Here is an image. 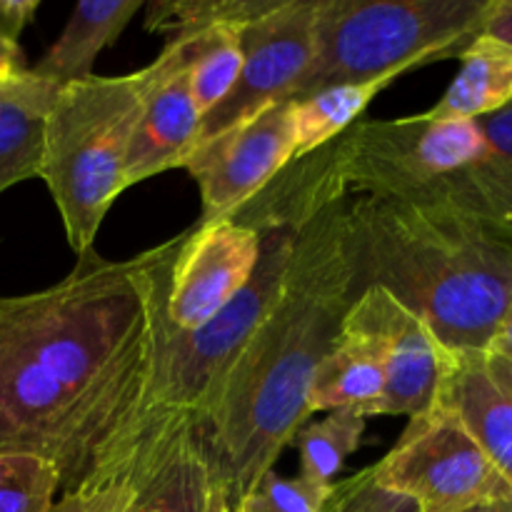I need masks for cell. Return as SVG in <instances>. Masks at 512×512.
Listing matches in <instances>:
<instances>
[{
    "instance_id": "6da1fadb",
    "label": "cell",
    "mask_w": 512,
    "mask_h": 512,
    "mask_svg": "<svg viewBox=\"0 0 512 512\" xmlns=\"http://www.w3.org/2000/svg\"><path fill=\"white\" fill-rule=\"evenodd\" d=\"M183 233L128 260L80 255L60 283L0 295V453L83 490L150 413L155 345Z\"/></svg>"
},
{
    "instance_id": "7a4b0ae2",
    "label": "cell",
    "mask_w": 512,
    "mask_h": 512,
    "mask_svg": "<svg viewBox=\"0 0 512 512\" xmlns=\"http://www.w3.org/2000/svg\"><path fill=\"white\" fill-rule=\"evenodd\" d=\"M345 205L348 198H330L295 225L278 298L200 418L215 478L233 508L310 420L315 375L360 295L345 250Z\"/></svg>"
},
{
    "instance_id": "3957f363",
    "label": "cell",
    "mask_w": 512,
    "mask_h": 512,
    "mask_svg": "<svg viewBox=\"0 0 512 512\" xmlns=\"http://www.w3.org/2000/svg\"><path fill=\"white\" fill-rule=\"evenodd\" d=\"M345 250L358 293L393 295L450 353H488L512 300L510 228L455 203L355 198Z\"/></svg>"
},
{
    "instance_id": "277c9868",
    "label": "cell",
    "mask_w": 512,
    "mask_h": 512,
    "mask_svg": "<svg viewBox=\"0 0 512 512\" xmlns=\"http://www.w3.org/2000/svg\"><path fill=\"white\" fill-rule=\"evenodd\" d=\"M148 90V68L93 75L58 88L45 118L40 180L63 220L73 253L95 250L105 215L125 193L130 140Z\"/></svg>"
},
{
    "instance_id": "5b68a950",
    "label": "cell",
    "mask_w": 512,
    "mask_h": 512,
    "mask_svg": "<svg viewBox=\"0 0 512 512\" xmlns=\"http://www.w3.org/2000/svg\"><path fill=\"white\" fill-rule=\"evenodd\" d=\"M493 0H318L313 58L290 93L403 75L455 58L483 30Z\"/></svg>"
},
{
    "instance_id": "8992f818",
    "label": "cell",
    "mask_w": 512,
    "mask_h": 512,
    "mask_svg": "<svg viewBox=\"0 0 512 512\" xmlns=\"http://www.w3.org/2000/svg\"><path fill=\"white\" fill-rule=\"evenodd\" d=\"M483 153L475 120H435L428 113L358 120L313 153L320 178L338 195L390 203H450L455 178Z\"/></svg>"
},
{
    "instance_id": "52a82bcc",
    "label": "cell",
    "mask_w": 512,
    "mask_h": 512,
    "mask_svg": "<svg viewBox=\"0 0 512 512\" xmlns=\"http://www.w3.org/2000/svg\"><path fill=\"white\" fill-rule=\"evenodd\" d=\"M260 233L263 250L253 278L203 328L180 333L160 315L150 410H183L203 418L235 355L275 303L293 255L295 225H265Z\"/></svg>"
},
{
    "instance_id": "ba28073f",
    "label": "cell",
    "mask_w": 512,
    "mask_h": 512,
    "mask_svg": "<svg viewBox=\"0 0 512 512\" xmlns=\"http://www.w3.org/2000/svg\"><path fill=\"white\" fill-rule=\"evenodd\" d=\"M218 488L200 420L183 410H150L78 495L90 512H208Z\"/></svg>"
},
{
    "instance_id": "9c48e42d",
    "label": "cell",
    "mask_w": 512,
    "mask_h": 512,
    "mask_svg": "<svg viewBox=\"0 0 512 512\" xmlns=\"http://www.w3.org/2000/svg\"><path fill=\"white\" fill-rule=\"evenodd\" d=\"M370 468L380 485L413 498L423 512H458L485 500L512 498L510 485L478 440L440 403L410 418L398 445Z\"/></svg>"
},
{
    "instance_id": "30bf717a",
    "label": "cell",
    "mask_w": 512,
    "mask_h": 512,
    "mask_svg": "<svg viewBox=\"0 0 512 512\" xmlns=\"http://www.w3.org/2000/svg\"><path fill=\"white\" fill-rule=\"evenodd\" d=\"M315 10L318 0H280L268 15L245 25L243 68L228 98L203 118L198 145L290 100L313 58Z\"/></svg>"
},
{
    "instance_id": "8fae6325",
    "label": "cell",
    "mask_w": 512,
    "mask_h": 512,
    "mask_svg": "<svg viewBox=\"0 0 512 512\" xmlns=\"http://www.w3.org/2000/svg\"><path fill=\"white\" fill-rule=\"evenodd\" d=\"M295 158V103H275L248 123L195 145L183 168L198 183V225L230 218L263 193Z\"/></svg>"
},
{
    "instance_id": "7c38bea8",
    "label": "cell",
    "mask_w": 512,
    "mask_h": 512,
    "mask_svg": "<svg viewBox=\"0 0 512 512\" xmlns=\"http://www.w3.org/2000/svg\"><path fill=\"white\" fill-rule=\"evenodd\" d=\"M345 325L368 335L383 358L385 390L373 408V418H418L438 403L455 353L435 338L433 330L418 315L410 313L385 290L365 288L350 305Z\"/></svg>"
},
{
    "instance_id": "4fadbf2b",
    "label": "cell",
    "mask_w": 512,
    "mask_h": 512,
    "mask_svg": "<svg viewBox=\"0 0 512 512\" xmlns=\"http://www.w3.org/2000/svg\"><path fill=\"white\" fill-rule=\"evenodd\" d=\"M260 250L263 233L235 218L185 230L165 290V325L180 333L203 328L248 285Z\"/></svg>"
},
{
    "instance_id": "5bb4252c",
    "label": "cell",
    "mask_w": 512,
    "mask_h": 512,
    "mask_svg": "<svg viewBox=\"0 0 512 512\" xmlns=\"http://www.w3.org/2000/svg\"><path fill=\"white\" fill-rule=\"evenodd\" d=\"M200 125L203 113L188 80V48L183 38H173L148 65V90L125 160V190L183 168L198 145Z\"/></svg>"
},
{
    "instance_id": "9a60e30c",
    "label": "cell",
    "mask_w": 512,
    "mask_h": 512,
    "mask_svg": "<svg viewBox=\"0 0 512 512\" xmlns=\"http://www.w3.org/2000/svg\"><path fill=\"white\" fill-rule=\"evenodd\" d=\"M438 403L458 415L512 490V398L488 373L485 355L455 353Z\"/></svg>"
},
{
    "instance_id": "2e32d148",
    "label": "cell",
    "mask_w": 512,
    "mask_h": 512,
    "mask_svg": "<svg viewBox=\"0 0 512 512\" xmlns=\"http://www.w3.org/2000/svg\"><path fill=\"white\" fill-rule=\"evenodd\" d=\"M140 8L143 0H83L30 73L58 88L93 78L95 58L120 38Z\"/></svg>"
},
{
    "instance_id": "e0dca14e",
    "label": "cell",
    "mask_w": 512,
    "mask_h": 512,
    "mask_svg": "<svg viewBox=\"0 0 512 512\" xmlns=\"http://www.w3.org/2000/svg\"><path fill=\"white\" fill-rule=\"evenodd\" d=\"M58 85L28 73L0 83V193L40 178L45 118Z\"/></svg>"
},
{
    "instance_id": "ac0fdd59",
    "label": "cell",
    "mask_w": 512,
    "mask_h": 512,
    "mask_svg": "<svg viewBox=\"0 0 512 512\" xmlns=\"http://www.w3.org/2000/svg\"><path fill=\"white\" fill-rule=\"evenodd\" d=\"M385 370L380 350L368 335L348 328L330 350L315 375L310 393V418L330 410H355L363 418H373V408L383 398Z\"/></svg>"
},
{
    "instance_id": "d6986e66",
    "label": "cell",
    "mask_w": 512,
    "mask_h": 512,
    "mask_svg": "<svg viewBox=\"0 0 512 512\" xmlns=\"http://www.w3.org/2000/svg\"><path fill=\"white\" fill-rule=\"evenodd\" d=\"M475 123L483 153L455 178L450 203L512 230V103Z\"/></svg>"
},
{
    "instance_id": "ffe728a7",
    "label": "cell",
    "mask_w": 512,
    "mask_h": 512,
    "mask_svg": "<svg viewBox=\"0 0 512 512\" xmlns=\"http://www.w3.org/2000/svg\"><path fill=\"white\" fill-rule=\"evenodd\" d=\"M460 70L443 98L425 113L435 120H478L512 103V48L478 35L465 45Z\"/></svg>"
},
{
    "instance_id": "44dd1931",
    "label": "cell",
    "mask_w": 512,
    "mask_h": 512,
    "mask_svg": "<svg viewBox=\"0 0 512 512\" xmlns=\"http://www.w3.org/2000/svg\"><path fill=\"white\" fill-rule=\"evenodd\" d=\"M398 75L363 80V83L333 85L295 103V158H308L320 148L348 133L370 103L388 88ZM293 103V100H290Z\"/></svg>"
},
{
    "instance_id": "7402d4cb",
    "label": "cell",
    "mask_w": 512,
    "mask_h": 512,
    "mask_svg": "<svg viewBox=\"0 0 512 512\" xmlns=\"http://www.w3.org/2000/svg\"><path fill=\"white\" fill-rule=\"evenodd\" d=\"M243 28L218 25L185 35L188 48V80L200 113L205 115L218 108L238 80L243 68Z\"/></svg>"
},
{
    "instance_id": "603a6c76",
    "label": "cell",
    "mask_w": 512,
    "mask_h": 512,
    "mask_svg": "<svg viewBox=\"0 0 512 512\" xmlns=\"http://www.w3.org/2000/svg\"><path fill=\"white\" fill-rule=\"evenodd\" d=\"M365 423L368 418L355 410H330L323 420H308L293 438L300 453V475L313 483L335 485V475L363 443Z\"/></svg>"
},
{
    "instance_id": "cb8c5ba5",
    "label": "cell",
    "mask_w": 512,
    "mask_h": 512,
    "mask_svg": "<svg viewBox=\"0 0 512 512\" xmlns=\"http://www.w3.org/2000/svg\"><path fill=\"white\" fill-rule=\"evenodd\" d=\"M280 0H153L145 8V28L168 35V40L195 35L218 25L255 23Z\"/></svg>"
},
{
    "instance_id": "d4e9b609",
    "label": "cell",
    "mask_w": 512,
    "mask_h": 512,
    "mask_svg": "<svg viewBox=\"0 0 512 512\" xmlns=\"http://www.w3.org/2000/svg\"><path fill=\"white\" fill-rule=\"evenodd\" d=\"M58 490L60 473L48 460L0 453V512H48Z\"/></svg>"
},
{
    "instance_id": "484cf974",
    "label": "cell",
    "mask_w": 512,
    "mask_h": 512,
    "mask_svg": "<svg viewBox=\"0 0 512 512\" xmlns=\"http://www.w3.org/2000/svg\"><path fill=\"white\" fill-rule=\"evenodd\" d=\"M333 485H320L303 478H285L268 470L238 505V512H323Z\"/></svg>"
},
{
    "instance_id": "4316f807",
    "label": "cell",
    "mask_w": 512,
    "mask_h": 512,
    "mask_svg": "<svg viewBox=\"0 0 512 512\" xmlns=\"http://www.w3.org/2000/svg\"><path fill=\"white\" fill-rule=\"evenodd\" d=\"M323 512H423V508L408 495L380 485L373 468H365L333 485Z\"/></svg>"
},
{
    "instance_id": "83f0119b",
    "label": "cell",
    "mask_w": 512,
    "mask_h": 512,
    "mask_svg": "<svg viewBox=\"0 0 512 512\" xmlns=\"http://www.w3.org/2000/svg\"><path fill=\"white\" fill-rule=\"evenodd\" d=\"M38 8V0H0V33L20 43V33L33 23Z\"/></svg>"
},
{
    "instance_id": "f1b7e54d",
    "label": "cell",
    "mask_w": 512,
    "mask_h": 512,
    "mask_svg": "<svg viewBox=\"0 0 512 512\" xmlns=\"http://www.w3.org/2000/svg\"><path fill=\"white\" fill-rule=\"evenodd\" d=\"M480 35L498 40V43L512 48V0H493Z\"/></svg>"
},
{
    "instance_id": "f546056e",
    "label": "cell",
    "mask_w": 512,
    "mask_h": 512,
    "mask_svg": "<svg viewBox=\"0 0 512 512\" xmlns=\"http://www.w3.org/2000/svg\"><path fill=\"white\" fill-rule=\"evenodd\" d=\"M28 70L30 65L25 63V53L18 40H10L8 35L0 33V83H8Z\"/></svg>"
},
{
    "instance_id": "4dcf8cb0",
    "label": "cell",
    "mask_w": 512,
    "mask_h": 512,
    "mask_svg": "<svg viewBox=\"0 0 512 512\" xmlns=\"http://www.w3.org/2000/svg\"><path fill=\"white\" fill-rule=\"evenodd\" d=\"M490 355H498V358L512 360V300H510V308L505 313L503 323H500L498 333H495L493 343H490Z\"/></svg>"
},
{
    "instance_id": "1f68e13d",
    "label": "cell",
    "mask_w": 512,
    "mask_h": 512,
    "mask_svg": "<svg viewBox=\"0 0 512 512\" xmlns=\"http://www.w3.org/2000/svg\"><path fill=\"white\" fill-rule=\"evenodd\" d=\"M485 365H488V373L493 375L495 383H498L500 388H503L512 398V360L485 353Z\"/></svg>"
},
{
    "instance_id": "d6a6232c",
    "label": "cell",
    "mask_w": 512,
    "mask_h": 512,
    "mask_svg": "<svg viewBox=\"0 0 512 512\" xmlns=\"http://www.w3.org/2000/svg\"><path fill=\"white\" fill-rule=\"evenodd\" d=\"M48 512H90V508L83 495L63 493V498L55 500V505Z\"/></svg>"
},
{
    "instance_id": "836d02e7",
    "label": "cell",
    "mask_w": 512,
    "mask_h": 512,
    "mask_svg": "<svg viewBox=\"0 0 512 512\" xmlns=\"http://www.w3.org/2000/svg\"><path fill=\"white\" fill-rule=\"evenodd\" d=\"M458 512H512V498L485 500V503H475L470 505V508H463Z\"/></svg>"
},
{
    "instance_id": "e575fe53",
    "label": "cell",
    "mask_w": 512,
    "mask_h": 512,
    "mask_svg": "<svg viewBox=\"0 0 512 512\" xmlns=\"http://www.w3.org/2000/svg\"><path fill=\"white\" fill-rule=\"evenodd\" d=\"M208 512H238L233 508V505L228 503V498H225L223 488H218V493H215L213 503H210V510Z\"/></svg>"
}]
</instances>
